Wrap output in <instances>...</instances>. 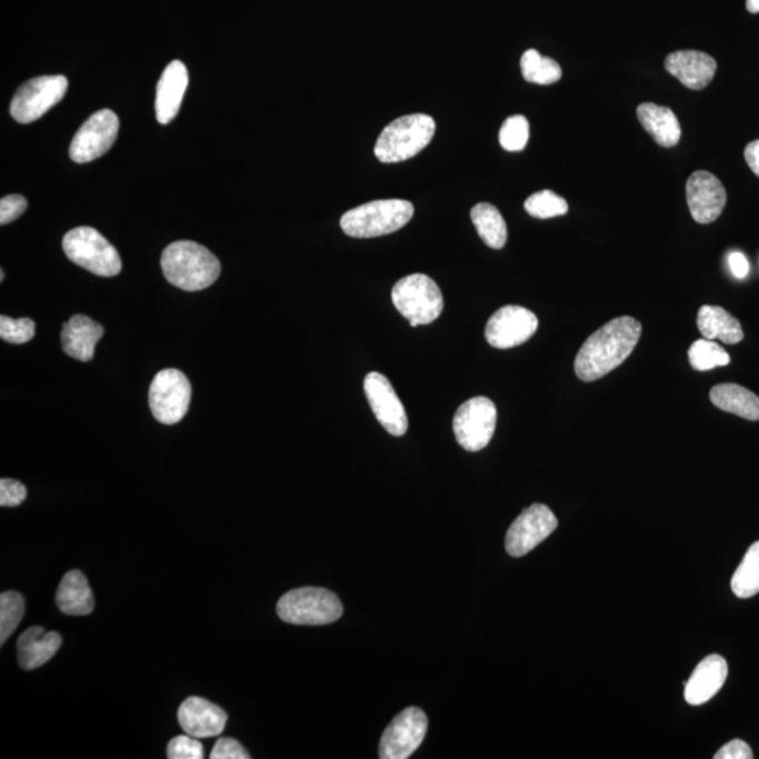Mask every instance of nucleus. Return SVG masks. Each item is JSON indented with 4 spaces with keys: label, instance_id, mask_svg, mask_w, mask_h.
<instances>
[{
    "label": "nucleus",
    "instance_id": "nucleus-1",
    "mask_svg": "<svg viewBox=\"0 0 759 759\" xmlns=\"http://www.w3.org/2000/svg\"><path fill=\"white\" fill-rule=\"evenodd\" d=\"M641 337V323L625 316L605 323L583 342L575 370L578 379L591 383L602 379L633 353Z\"/></svg>",
    "mask_w": 759,
    "mask_h": 759
},
{
    "label": "nucleus",
    "instance_id": "nucleus-2",
    "mask_svg": "<svg viewBox=\"0 0 759 759\" xmlns=\"http://www.w3.org/2000/svg\"><path fill=\"white\" fill-rule=\"evenodd\" d=\"M164 278L174 288L200 291L210 288L221 273L220 260L193 241H178L164 249L161 259Z\"/></svg>",
    "mask_w": 759,
    "mask_h": 759
},
{
    "label": "nucleus",
    "instance_id": "nucleus-3",
    "mask_svg": "<svg viewBox=\"0 0 759 759\" xmlns=\"http://www.w3.org/2000/svg\"><path fill=\"white\" fill-rule=\"evenodd\" d=\"M437 131V123L428 114L400 117L387 126L377 138L374 156L383 163L405 162L427 148Z\"/></svg>",
    "mask_w": 759,
    "mask_h": 759
},
{
    "label": "nucleus",
    "instance_id": "nucleus-4",
    "mask_svg": "<svg viewBox=\"0 0 759 759\" xmlns=\"http://www.w3.org/2000/svg\"><path fill=\"white\" fill-rule=\"evenodd\" d=\"M412 217L411 201L376 200L344 212L341 227L352 238H376L401 230Z\"/></svg>",
    "mask_w": 759,
    "mask_h": 759
},
{
    "label": "nucleus",
    "instance_id": "nucleus-5",
    "mask_svg": "<svg viewBox=\"0 0 759 759\" xmlns=\"http://www.w3.org/2000/svg\"><path fill=\"white\" fill-rule=\"evenodd\" d=\"M391 299L412 328L437 321L443 311L442 291L427 274L416 273L398 280Z\"/></svg>",
    "mask_w": 759,
    "mask_h": 759
},
{
    "label": "nucleus",
    "instance_id": "nucleus-6",
    "mask_svg": "<svg viewBox=\"0 0 759 759\" xmlns=\"http://www.w3.org/2000/svg\"><path fill=\"white\" fill-rule=\"evenodd\" d=\"M343 613L336 593L323 588H299L284 593L278 603L283 622L300 626H321L337 622Z\"/></svg>",
    "mask_w": 759,
    "mask_h": 759
},
{
    "label": "nucleus",
    "instance_id": "nucleus-7",
    "mask_svg": "<svg viewBox=\"0 0 759 759\" xmlns=\"http://www.w3.org/2000/svg\"><path fill=\"white\" fill-rule=\"evenodd\" d=\"M62 247L69 260L102 278H113L123 267L117 249L94 228H73L63 237Z\"/></svg>",
    "mask_w": 759,
    "mask_h": 759
},
{
    "label": "nucleus",
    "instance_id": "nucleus-8",
    "mask_svg": "<svg viewBox=\"0 0 759 759\" xmlns=\"http://www.w3.org/2000/svg\"><path fill=\"white\" fill-rule=\"evenodd\" d=\"M496 427L497 407L487 397L471 398L455 413V437L467 452H480L487 448Z\"/></svg>",
    "mask_w": 759,
    "mask_h": 759
},
{
    "label": "nucleus",
    "instance_id": "nucleus-9",
    "mask_svg": "<svg viewBox=\"0 0 759 759\" xmlns=\"http://www.w3.org/2000/svg\"><path fill=\"white\" fill-rule=\"evenodd\" d=\"M68 90V79L46 76L31 79L16 92L10 114L21 124L33 123L60 103Z\"/></svg>",
    "mask_w": 759,
    "mask_h": 759
},
{
    "label": "nucleus",
    "instance_id": "nucleus-10",
    "mask_svg": "<svg viewBox=\"0 0 759 759\" xmlns=\"http://www.w3.org/2000/svg\"><path fill=\"white\" fill-rule=\"evenodd\" d=\"M192 386L188 377L177 369H164L153 377L150 387V407L157 421L174 425L189 411Z\"/></svg>",
    "mask_w": 759,
    "mask_h": 759
},
{
    "label": "nucleus",
    "instance_id": "nucleus-11",
    "mask_svg": "<svg viewBox=\"0 0 759 759\" xmlns=\"http://www.w3.org/2000/svg\"><path fill=\"white\" fill-rule=\"evenodd\" d=\"M119 117L109 109L97 111L84 121L69 148L73 162L87 163L104 156L119 136Z\"/></svg>",
    "mask_w": 759,
    "mask_h": 759
},
{
    "label": "nucleus",
    "instance_id": "nucleus-12",
    "mask_svg": "<svg viewBox=\"0 0 759 759\" xmlns=\"http://www.w3.org/2000/svg\"><path fill=\"white\" fill-rule=\"evenodd\" d=\"M559 520L543 503H533L525 509L511 528L508 529L506 549L512 557H522L532 551L541 541L549 538L557 529Z\"/></svg>",
    "mask_w": 759,
    "mask_h": 759
},
{
    "label": "nucleus",
    "instance_id": "nucleus-13",
    "mask_svg": "<svg viewBox=\"0 0 759 759\" xmlns=\"http://www.w3.org/2000/svg\"><path fill=\"white\" fill-rule=\"evenodd\" d=\"M428 718L421 709L408 708L397 715L380 741L381 759H407L422 745Z\"/></svg>",
    "mask_w": 759,
    "mask_h": 759
},
{
    "label": "nucleus",
    "instance_id": "nucleus-14",
    "mask_svg": "<svg viewBox=\"0 0 759 759\" xmlns=\"http://www.w3.org/2000/svg\"><path fill=\"white\" fill-rule=\"evenodd\" d=\"M539 320L528 308L506 306L488 320L486 339L492 348L511 349L528 342L538 331Z\"/></svg>",
    "mask_w": 759,
    "mask_h": 759
},
{
    "label": "nucleus",
    "instance_id": "nucleus-15",
    "mask_svg": "<svg viewBox=\"0 0 759 759\" xmlns=\"http://www.w3.org/2000/svg\"><path fill=\"white\" fill-rule=\"evenodd\" d=\"M364 392L371 411L381 427L392 437L406 435L408 431L406 408L390 380L385 374L371 371L364 379Z\"/></svg>",
    "mask_w": 759,
    "mask_h": 759
},
{
    "label": "nucleus",
    "instance_id": "nucleus-16",
    "mask_svg": "<svg viewBox=\"0 0 759 759\" xmlns=\"http://www.w3.org/2000/svg\"><path fill=\"white\" fill-rule=\"evenodd\" d=\"M687 201L692 219L711 224L719 219L727 203L723 183L713 173L693 172L687 182Z\"/></svg>",
    "mask_w": 759,
    "mask_h": 759
},
{
    "label": "nucleus",
    "instance_id": "nucleus-17",
    "mask_svg": "<svg viewBox=\"0 0 759 759\" xmlns=\"http://www.w3.org/2000/svg\"><path fill=\"white\" fill-rule=\"evenodd\" d=\"M179 725L186 735L209 739L224 731L228 716L219 706L203 698H188L178 711Z\"/></svg>",
    "mask_w": 759,
    "mask_h": 759
},
{
    "label": "nucleus",
    "instance_id": "nucleus-18",
    "mask_svg": "<svg viewBox=\"0 0 759 759\" xmlns=\"http://www.w3.org/2000/svg\"><path fill=\"white\" fill-rule=\"evenodd\" d=\"M667 72L692 90L705 89L713 81L718 62L702 51L682 50L666 58Z\"/></svg>",
    "mask_w": 759,
    "mask_h": 759
},
{
    "label": "nucleus",
    "instance_id": "nucleus-19",
    "mask_svg": "<svg viewBox=\"0 0 759 759\" xmlns=\"http://www.w3.org/2000/svg\"><path fill=\"white\" fill-rule=\"evenodd\" d=\"M727 673L729 666L723 657L711 655L703 658L695 668L691 678L685 682V700L692 706L709 702L723 688Z\"/></svg>",
    "mask_w": 759,
    "mask_h": 759
},
{
    "label": "nucleus",
    "instance_id": "nucleus-20",
    "mask_svg": "<svg viewBox=\"0 0 759 759\" xmlns=\"http://www.w3.org/2000/svg\"><path fill=\"white\" fill-rule=\"evenodd\" d=\"M189 84L188 68L182 61H172L157 84L156 113L161 124H169L178 116Z\"/></svg>",
    "mask_w": 759,
    "mask_h": 759
},
{
    "label": "nucleus",
    "instance_id": "nucleus-21",
    "mask_svg": "<svg viewBox=\"0 0 759 759\" xmlns=\"http://www.w3.org/2000/svg\"><path fill=\"white\" fill-rule=\"evenodd\" d=\"M103 333V327L92 318L73 316L63 323L61 332L63 352L81 362H90Z\"/></svg>",
    "mask_w": 759,
    "mask_h": 759
},
{
    "label": "nucleus",
    "instance_id": "nucleus-22",
    "mask_svg": "<svg viewBox=\"0 0 759 759\" xmlns=\"http://www.w3.org/2000/svg\"><path fill=\"white\" fill-rule=\"evenodd\" d=\"M62 645V637L57 631H46L39 626L26 630L18 640V656L23 670H36L50 661Z\"/></svg>",
    "mask_w": 759,
    "mask_h": 759
},
{
    "label": "nucleus",
    "instance_id": "nucleus-23",
    "mask_svg": "<svg viewBox=\"0 0 759 759\" xmlns=\"http://www.w3.org/2000/svg\"><path fill=\"white\" fill-rule=\"evenodd\" d=\"M637 117L658 146L672 148L681 140V124L670 108L643 103L637 108Z\"/></svg>",
    "mask_w": 759,
    "mask_h": 759
},
{
    "label": "nucleus",
    "instance_id": "nucleus-24",
    "mask_svg": "<svg viewBox=\"0 0 759 759\" xmlns=\"http://www.w3.org/2000/svg\"><path fill=\"white\" fill-rule=\"evenodd\" d=\"M57 605L68 616H87L92 613L94 599L87 577L81 571L67 572L57 591Z\"/></svg>",
    "mask_w": 759,
    "mask_h": 759
},
{
    "label": "nucleus",
    "instance_id": "nucleus-25",
    "mask_svg": "<svg viewBox=\"0 0 759 759\" xmlns=\"http://www.w3.org/2000/svg\"><path fill=\"white\" fill-rule=\"evenodd\" d=\"M698 328L709 341L720 339L726 344H736L745 339L740 321L719 306L700 307Z\"/></svg>",
    "mask_w": 759,
    "mask_h": 759
},
{
    "label": "nucleus",
    "instance_id": "nucleus-26",
    "mask_svg": "<svg viewBox=\"0 0 759 759\" xmlns=\"http://www.w3.org/2000/svg\"><path fill=\"white\" fill-rule=\"evenodd\" d=\"M709 397L721 411L735 413L748 421H759V397L746 387L732 383L715 386Z\"/></svg>",
    "mask_w": 759,
    "mask_h": 759
},
{
    "label": "nucleus",
    "instance_id": "nucleus-27",
    "mask_svg": "<svg viewBox=\"0 0 759 759\" xmlns=\"http://www.w3.org/2000/svg\"><path fill=\"white\" fill-rule=\"evenodd\" d=\"M471 221L477 232L487 247L502 249L508 241L507 222L500 210L490 203H480L472 207Z\"/></svg>",
    "mask_w": 759,
    "mask_h": 759
},
{
    "label": "nucleus",
    "instance_id": "nucleus-28",
    "mask_svg": "<svg viewBox=\"0 0 759 759\" xmlns=\"http://www.w3.org/2000/svg\"><path fill=\"white\" fill-rule=\"evenodd\" d=\"M520 69H522L525 81L536 84H553L562 77L559 62L541 56L536 50L525 51L520 58Z\"/></svg>",
    "mask_w": 759,
    "mask_h": 759
},
{
    "label": "nucleus",
    "instance_id": "nucleus-29",
    "mask_svg": "<svg viewBox=\"0 0 759 759\" xmlns=\"http://www.w3.org/2000/svg\"><path fill=\"white\" fill-rule=\"evenodd\" d=\"M736 597L747 599L759 593V541L748 549L745 559L731 578Z\"/></svg>",
    "mask_w": 759,
    "mask_h": 759
},
{
    "label": "nucleus",
    "instance_id": "nucleus-30",
    "mask_svg": "<svg viewBox=\"0 0 759 759\" xmlns=\"http://www.w3.org/2000/svg\"><path fill=\"white\" fill-rule=\"evenodd\" d=\"M689 363L698 371H708L716 368H723L730 363V354L719 347L718 343L709 339H699L693 342L688 352Z\"/></svg>",
    "mask_w": 759,
    "mask_h": 759
},
{
    "label": "nucleus",
    "instance_id": "nucleus-31",
    "mask_svg": "<svg viewBox=\"0 0 759 759\" xmlns=\"http://www.w3.org/2000/svg\"><path fill=\"white\" fill-rule=\"evenodd\" d=\"M26 603L18 592L8 591L0 596V645L7 643L23 619Z\"/></svg>",
    "mask_w": 759,
    "mask_h": 759
},
{
    "label": "nucleus",
    "instance_id": "nucleus-32",
    "mask_svg": "<svg viewBox=\"0 0 759 759\" xmlns=\"http://www.w3.org/2000/svg\"><path fill=\"white\" fill-rule=\"evenodd\" d=\"M525 210L535 219L548 220L567 214L568 203L566 199L551 192V190H541V192L530 196L525 201Z\"/></svg>",
    "mask_w": 759,
    "mask_h": 759
},
{
    "label": "nucleus",
    "instance_id": "nucleus-33",
    "mask_svg": "<svg viewBox=\"0 0 759 759\" xmlns=\"http://www.w3.org/2000/svg\"><path fill=\"white\" fill-rule=\"evenodd\" d=\"M529 134L530 126L527 117L520 114L508 117L500 130V144L509 152L522 151L528 146Z\"/></svg>",
    "mask_w": 759,
    "mask_h": 759
},
{
    "label": "nucleus",
    "instance_id": "nucleus-34",
    "mask_svg": "<svg viewBox=\"0 0 759 759\" xmlns=\"http://www.w3.org/2000/svg\"><path fill=\"white\" fill-rule=\"evenodd\" d=\"M36 323L30 318L0 317V338L13 344L28 343L34 338Z\"/></svg>",
    "mask_w": 759,
    "mask_h": 759
},
{
    "label": "nucleus",
    "instance_id": "nucleus-35",
    "mask_svg": "<svg viewBox=\"0 0 759 759\" xmlns=\"http://www.w3.org/2000/svg\"><path fill=\"white\" fill-rule=\"evenodd\" d=\"M203 753L199 739L189 735L174 737L168 746V758L171 759H201Z\"/></svg>",
    "mask_w": 759,
    "mask_h": 759
},
{
    "label": "nucleus",
    "instance_id": "nucleus-36",
    "mask_svg": "<svg viewBox=\"0 0 759 759\" xmlns=\"http://www.w3.org/2000/svg\"><path fill=\"white\" fill-rule=\"evenodd\" d=\"M28 209V200L20 194H10L0 200V224L7 226L9 222L18 220Z\"/></svg>",
    "mask_w": 759,
    "mask_h": 759
},
{
    "label": "nucleus",
    "instance_id": "nucleus-37",
    "mask_svg": "<svg viewBox=\"0 0 759 759\" xmlns=\"http://www.w3.org/2000/svg\"><path fill=\"white\" fill-rule=\"evenodd\" d=\"M28 497V490L20 481L0 480V506L19 507Z\"/></svg>",
    "mask_w": 759,
    "mask_h": 759
},
{
    "label": "nucleus",
    "instance_id": "nucleus-38",
    "mask_svg": "<svg viewBox=\"0 0 759 759\" xmlns=\"http://www.w3.org/2000/svg\"><path fill=\"white\" fill-rule=\"evenodd\" d=\"M211 759H248L249 753L240 742L232 739H220L211 751Z\"/></svg>",
    "mask_w": 759,
    "mask_h": 759
},
{
    "label": "nucleus",
    "instance_id": "nucleus-39",
    "mask_svg": "<svg viewBox=\"0 0 759 759\" xmlns=\"http://www.w3.org/2000/svg\"><path fill=\"white\" fill-rule=\"evenodd\" d=\"M753 753L750 746L742 740H731L715 753V759H752Z\"/></svg>",
    "mask_w": 759,
    "mask_h": 759
},
{
    "label": "nucleus",
    "instance_id": "nucleus-40",
    "mask_svg": "<svg viewBox=\"0 0 759 759\" xmlns=\"http://www.w3.org/2000/svg\"><path fill=\"white\" fill-rule=\"evenodd\" d=\"M729 264L731 273L737 279H745L748 272H750V263H748L747 258L741 252L730 253Z\"/></svg>",
    "mask_w": 759,
    "mask_h": 759
},
{
    "label": "nucleus",
    "instance_id": "nucleus-41",
    "mask_svg": "<svg viewBox=\"0 0 759 759\" xmlns=\"http://www.w3.org/2000/svg\"><path fill=\"white\" fill-rule=\"evenodd\" d=\"M745 158L748 167L759 178V140L752 141L746 147Z\"/></svg>",
    "mask_w": 759,
    "mask_h": 759
},
{
    "label": "nucleus",
    "instance_id": "nucleus-42",
    "mask_svg": "<svg viewBox=\"0 0 759 759\" xmlns=\"http://www.w3.org/2000/svg\"><path fill=\"white\" fill-rule=\"evenodd\" d=\"M747 10L752 14L759 13V0H747Z\"/></svg>",
    "mask_w": 759,
    "mask_h": 759
},
{
    "label": "nucleus",
    "instance_id": "nucleus-43",
    "mask_svg": "<svg viewBox=\"0 0 759 759\" xmlns=\"http://www.w3.org/2000/svg\"><path fill=\"white\" fill-rule=\"evenodd\" d=\"M3 280H4V272H3V269H2V272H0V281H3Z\"/></svg>",
    "mask_w": 759,
    "mask_h": 759
}]
</instances>
